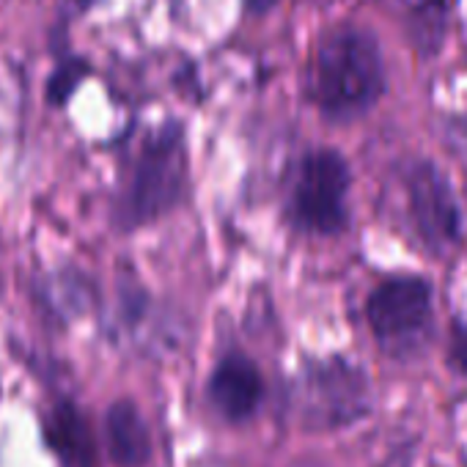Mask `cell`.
I'll return each instance as SVG.
<instances>
[{"label": "cell", "mask_w": 467, "mask_h": 467, "mask_svg": "<svg viewBox=\"0 0 467 467\" xmlns=\"http://www.w3.org/2000/svg\"><path fill=\"white\" fill-rule=\"evenodd\" d=\"M407 212L418 240L431 254H445L462 237V214L448 176L431 160H415L404 171Z\"/></svg>", "instance_id": "8992f818"}, {"label": "cell", "mask_w": 467, "mask_h": 467, "mask_svg": "<svg viewBox=\"0 0 467 467\" xmlns=\"http://www.w3.org/2000/svg\"><path fill=\"white\" fill-rule=\"evenodd\" d=\"M448 368L459 377H467V322L453 319L448 336Z\"/></svg>", "instance_id": "7c38bea8"}, {"label": "cell", "mask_w": 467, "mask_h": 467, "mask_svg": "<svg viewBox=\"0 0 467 467\" xmlns=\"http://www.w3.org/2000/svg\"><path fill=\"white\" fill-rule=\"evenodd\" d=\"M352 171L341 151L311 149L300 157L289 184V220L314 237H336L349 225Z\"/></svg>", "instance_id": "277c9868"}, {"label": "cell", "mask_w": 467, "mask_h": 467, "mask_svg": "<svg viewBox=\"0 0 467 467\" xmlns=\"http://www.w3.org/2000/svg\"><path fill=\"white\" fill-rule=\"evenodd\" d=\"M190 160L182 121H165L151 130L121 171L113 195V225L138 231L171 214L187 195Z\"/></svg>", "instance_id": "7a4b0ae2"}, {"label": "cell", "mask_w": 467, "mask_h": 467, "mask_svg": "<svg viewBox=\"0 0 467 467\" xmlns=\"http://www.w3.org/2000/svg\"><path fill=\"white\" fill-rule=\"evenodd\" d=\"M105 445L116 467H146L151 459V434L135 401L119 399L105 412Z\"/></svg>", "instance_id": "9c48e42d"}, {"label": "cell", "mask_w": 467, "mask_h": 467, "mask_svg": "<svg viewBox=\"0 0 467 467\" xmlns=\"http://www.w3.org/2000/svg\"><path fill=\"white\" fill-rule=\"evenodd\" d=\"M300 423L311 431H333L371 412V385L360 366L341 355L308 360L292 388Z\"/></svg>", "instance_id": "3957f363"}, {"label": "cell", "mask_w": 467, "mask_h": 467, "mask_svg": "<svg viewBox=\"0 0 467 467\" xmlns=\"http://www.w3.org/2000/svg\"><path fill=\"white\" fill-rule=\"evenodd\" d=\"M86 75H88V64L86 61H80L75 56L64 58L56 67V72L50 75V80H47V99H50V105H56V108L67 105L69 97L78 91V86L83 83Z\"/></svg>", "instance_id": "8fae6325"}, {"label": "cell", "mask_w": 467, "mask_h": 467, "mask_svg": "<svg viewBox=\"0 0 467 467\" xmlns=\"http://www.w3.org/2000/svg\"><path fill=\"white\" fill-rule=\"evenodd\" d=\"M385 4L407 23L415 45L423 53H434L445 39L456 0H385Z\"/></svg>", "instance_id": "30bf717a"}, {"label": "cell", "mask_w": 467, "mask_h": 467, "mask_svg": "<svg viewBox=\"0 0 467 467\" xmlns=\"http://www.w3.org/2000/svg\"><path fill=\"white\" fill-rule=\"evenodd\" d=\"M366 322L393 358L418 355L434 330V289L420 275H390L366 297Z\"/></svg>", "instance_id": "5b68a950"}, {"label": "cell", "mask_w": 467, "mask_h": 467, "mask_svg": "<svg viewBox=\"0 0 467 467\" xmlns=\"http://www.w3.org/2000/svg\"><path fill=\"white\" fill-rule=\"evenodd\" d=\"M262 399L265 377L248 355L228 352L217 360L206 382V401L223 420H248L262 407Z\"/></svg>", "instance_id": "52a82bcc"}, {"label": "cell", "mask_w": 467, "mask_h": 467, "mask_svg": "<svg viewBox=\"0 0 467 467\" xmlns=\"http://www.w3.org/2000/svg\"><path fill=\"white\" fill-rule=\"evenodd\" d=\"M47 448L64 467H97V442L88 418L72 401H58L45 418Z\"/></svg>", "instance_id": "ba28073f"}, {"label": "cell", "mask_w": 467, "mask_h": 467, "mask_svg": "<svg viewBox=\"0 0 467 467\" xmlns=\"http://www.w3.org/2000/svg\"><path fill=\"white\" fill-rule=\"evenodd\" d=\"M388 86L379 42L371 31L344 23L319 36L311 50L306 91L322 119L349 124L377 108Z\"/></svg>", "instance_id": "6da1fadb"}, {"label": "cell", "mask_w": 467, "mask_h": 467, "mask_svg": "<svg viewBox=\"0 0 467 467\" xmlns=\"http://www.w3.org/2000/svg\"><path fill=\"white\" fill-rule=\"evenodd\" d=\"M243 4H245V12L248 15L259 17V15H267L270 9H275L278 0H243Z\"/></svg>", "instance_id": "4fadbf2b"}, {"label": "cell", "mask_w": 467, "mask_h": 467, "mask_svg": "<svg viewBox=\"0 0 467 467\" xmlns=\"http://www.w3.org/2000/svg\"><path fill=\"white\" fill-rule=\"evenodd\" d=\"M464 467H467V462H464Z\"/></svg>", "instance_id": "5bb4252c"}]
</instances>
